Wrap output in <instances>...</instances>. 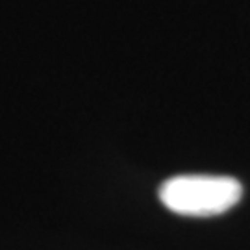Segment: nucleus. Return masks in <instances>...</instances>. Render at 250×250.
<instances>
[{"mask_svg": "<svg viewBox=\"0 0 250 250\" xmlns=\"http://www.w3.org/2000/svg\"><path fill=\"white\" fill-rule=\"evenodd\" d=\"M158 197L172 213L215 217L226 213L241 200L243 186L232 176L180 174L161 184Z\"/></svg>", "mask_w": 250, "mask_h": 250, "instance_id": "nucleus-1", "label": "nucleus"}]
</instances>
